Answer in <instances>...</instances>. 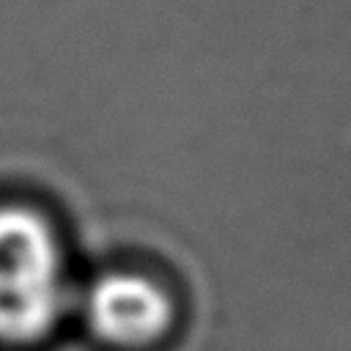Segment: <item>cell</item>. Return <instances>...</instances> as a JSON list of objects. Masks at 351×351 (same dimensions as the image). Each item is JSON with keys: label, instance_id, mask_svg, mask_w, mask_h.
Wrapping results in <instances>:
<instances>
[{"label": "cell", "instance_id": "6da1fadb", "mask_svg": "<svg viewBox=\"0 0 351 351\" xmlns=\"http://www.w3.org/2000/svg\"><path fill=\"white\" fill-rule=\"evenodd\" d=\"M66 304V263L49 225L19 206L0 208V340L47 335Z\"/></svg>", "mask_w": 351, "mask_h": 351}, {"label": "cell", "instance_id": "7a4b0ae2", "mask_svg": "<svg viewBox=\"0 0 351 351\" xmlns=\"http://www.w3.org/2000/svg\"><path fill=\"white\" fill-rule=\"evenodd\" d=\"M85 315L104 340L118 346H140L165 332L173 307L167 293L145 277L107 274L90 285Z\"/></svg>", "mask_w": 351, "mask_h": 351}]
</instances>
